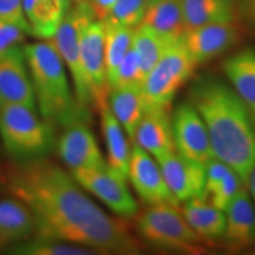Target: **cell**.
Wrapping results in <instances>:
<instances>
[{
    "label": "cell",
    "instance_id": "cell-25",
    "mask_svg": "<svg viewBox=\"0 0 255 255\" xmlns=\"http://www.w3.org/2000/svg\"><path fill=\"white\" fill-rule=\"evenodd\" d=\"M100 114L102 131L108 149V164L128 180L131 148L128 143L126 131L111 113L109 105L102 108Z\"/></svg>",
    "mask_w": 255,
    "mask_h": 255
},
{
    "label": "cell",
    "instance_id": "cell-36",
    "mask_svg": "<svg viewBox=\"0 0 255 255\" xmlns=\"http://www.w3.org/2000/svg\"><path fill=\"white\" fill-rule=\"evenodd\" d=\"M247 184H248V187H250L252 200H253V202H254V205H255V162H254V164H253V168H252V170H251L250 177H248Z\"/></svg>",
    "mask_w": 255,
    "mask_h": 255
},
{
    "label": "cell",
    "instance_id": "cell-3",
    "mask_svg": "<svg viewBox=\"0 0 255 255\" xmlns=\"http://www.w3.org/2000/svg\"><path fill=\"white\" fill-rule=\"evenodd\" d=\"M23 51L40 116L52 126L88 123L89 109L78 103L71 90L65 64L52 40L28 44Z\"/></svg>",
    "mask_w": 255,
    "mask_h": 255
},
{
    "label": "cell",
    "instance_id": "cell-15",
    "mask_svg": "<svg viewBox=\"0 0 255 255\" xmlns=\"http://www.w3.org/2000/svg\"><path fill=\"white\" fill-rule=\"evenodd\" d=\"M26 105L37 109L24 51L14 47L0 59V108Z\"/></svg>",
    "mask_w": 255,
    "mask_h": 255
},
{
    "label": "cell",
    "instance_id": "cell-34",
    "mask_svg": "<svg viewBox=\"0 0 255 255\" xmlns=\"http://www.w3.org/2000/svg\"><path fill=\"white\" fill-rule=\"evenodd\" d=\"M238 15L247 26L255 30V0H238Z\"/></svg>",
    "mask_w": 255,
    "mask_h": 255
},
{
    "label": "cell",
    "instance_id": "cell-27",
    "mask_svg": "<svg viewBox=\"0 0 255 255\" xmlns=\"http://www.w3.org/2000/svg\"><path fill=\"white\" fill-rule=\"evenodd\" d=\"M171 43L156 33L144 24H139L133 28L131 46L139 57L143 72L146 76L163 56L164 51Z\"/></svg>",
    "mask_w": 255,
    "mask_h": 255
},
{
    "label": "cell",
    "instance_id": "cell-26",
    "mask_svg": "<svg viewBox=\"0 0 255 255\" xmlns=\"http://www.w3.org/2000/svg\"><path fill=\"white\" fill-rule=\"evenodd\" d=\"M104 24V53L108 83L113 78L124 56L131 47L133 28L102 20Z\"/></svg>",
    "mask_w": 255,
    "mask_h": 255
},
{
    "label": "cell",
    "instance_id": "cell-28",
    "mask_svg": "<svg viewBox=\"0 0 255 255\" xmlns=\"http://www.w3.org/2000/svg\"><path fill=\"white\" fill-rule=\"evenodd\" d=\"M9 254L18 255H92L97 254L90 248L69 244V242L53 240V239L34 238L27 239L17 246L8 250Z\"/></svg>",
    "mask_w": 255,
    "mask_h": 255
},
{
    "label": "cell",
    "instance_id": "cell-31",
    "mask_svg": "<svg viewBox=\"0 0 255 255\" xmlns=\"http://www.w3.org/2000/svg\"><path fill=\"white\" fill-rule=\"evenodd\" d=\"M245 182L234 170L229 171L212 190L207 193L210 203L216 208L225 212L231 201L245 186Z\"/></svg>",
    "mask_w": 255,
    "mask_h": 255
},
{
    "label": "cell",
    "instance_id": "cell-14",
    "mask_svg": "<svg viewBox=\"0 0 255 255\" xmlns=\"http://www.w3.org/2000/svg\"><path fill=\"white\" fill-rule=\"evenodd\" d=\"M57 150L60 159L71 171L108 165L88 123L77 122L64 127L57 142Z\"/></svg>",
    "mask_w": 255,
    "mask_h": 255
},
{
    "label": "cell",
    "instance_id": "cell-38",
    "mask_svg": "<svg viewBox=\"0 0 255 255\" xmlns=\"http://www.w3.org/2000/svg\"><path fill=\"white\" fill-rule=\"evenodd\" d=\"M252 254H255V251H254V252H252Z\"/></svg>",
    "mask_w": 255,
    "mask_h": 255
},
{
    "label": "cell",
    "instance_id": "cell-37",
    "mask_svg": "<svg viewBox=\"0 0 255 255\" xmlns=\"http://www.w3.org/2000/svg\"><path fill=\"white\" fill-rule=\"evenodd\" d=\"M66 8H70V0H60Z\"/></svg>",
    "mask_w": 255,
    "mask_h": 255
},
{
    "label": "cell",
    "instance_id": "cell-8",
    "mask_svg": "<svg viewBox=\"0 0 255 255\" xmlns=\"http://www.w3.org/2000/svg\"><path fill=\"white\" fill-rule=\"evenodd\" d=\"M71 175L83 190L95 195L120 218L131 219L138 212V206L127 187V178L109 164L97 169L72 170Z\"/></svg>",
    "mask_w": 255,
    "mask_h": 255
},
{
    "label": "cell",
    "instance_id": "cell-2",
    "mask_svg": "<svg viewBox=\"0 0 255 255\" xmlns=\"http://www.w3.org/2000/svg\"><path fill=\"white\" fill-rule=\"evenodd\" d=\"M190 104L205 123L214 157L247 184L255 162V129L246 105L232 88L213 77L194 83Z\"/></svg>",
    "mask_w": 255,
    "mask_h": 255
},
{
    "label": "cell",
    "instance_id": "cell-5",
    "mask_svg": "<svg viewBox=\"0 0 255 255\" xmlns=\"http://www.w3.org/2000/svg\"><path fill=\"white\" fill-rule=\"evenodd\" d=\"M136 228L143 240L162 250L195 253L203 241L187 222L180 206L171 203L149 206L137 219Z\"/></svg>",
    "mask_w": 255,
    "mask_h": 255
},
{
    "label": "cell",
    "instance_id": "cell-24",
    "mask_svg": "<svg viewBox=\"0 0 255 255\" xmlns=\"http://www.w3.org/2000/svg\"><path fill=\"white\" fill-rule=\"evenodd\" d=\"M25 17L32 36L51 39L62 23L66 8L60 0H23Z\"/></svg>",
    "mask_w": 255,
    "mask_h": 255
},
{
    "label": "cell",
    "instance_id": "cell-13",
    "mask_svg": "<svg viewBox=\"0 0 255 255\" xmlns=\"http://www.w3.org/2000/svg\"><path fill=\"white\" fill-rule=\"evenodd\" d=\"M171 194L178 202L206 199L205 165L180 155L176 150L157 161Z\"/></svg>",
    "mask_w": 255,
    "mask_h": 255
},
{
    "label": "cell",
    "instance_id": "cell-20",
    "mask_svg": "<svg viewBox=\"0 0 255 255\" xmlns=\"http://www.w3.org/2000/svg\"><path fill=\"white\" fill-rule=\"evenodd\" d=\"M141 24L169 41H180L187 30L180 0H148Z\"/></svg>",
    "mask_w": 255,
    "mask_h": 255
},
{
    "label": "cell",
    "instance_id": "cell-4",
    "mask_svg": "<svg viewBox=\"0 0 255 255\" xmlns=\"http://www.w3.org/2000/svg\"><path fill=\"white\" fill-rule=\"evenodd\" d=\"M0 138L18 163L44 158L56 143L52 124L26 105L0 108Z\"/></svg>",
    "mask_w": 255,
    "mask_h": 255
},
{
    "label": "cell",
    "instance_id": "cell-7",
    "mask_svg": "<svg viewBox=\"0 0 255 255\" xmlns=\"http://www.w3.org/2000/svg\"><path fill=\"white\" fill-rule=\"evenodd\" d=\"M95 15L90 2L87 0H77V4L69 8L62 23L57 28L55 36L51 38L57 51L62 57L65 68L72 79L73 92L82 107L89 109L91 97L89 94L81 62V39L85 26L90 24Z\"/></svg>",
    "mask_w": 255,
    "mask_h": 255
},
{
    "label": "cell",
    "instance_id": "cell-22",
    "mask_svg": "<svg viewBox=\"0 0 255 255\" xmlns=\"http://www.w3.org/2000/svg\"><path fill=\"white\" fill-rule=\"evenodd\" d=\"M182 214L187 222L202 240L212 241L223 238L226 214L208 203L206 199H190L184 202Z\"/></svg>",
    "mask_w": 255,
    "mask_h": 255
},
{
    "label": "cell",
    "instance_id": "cell-21",
    "mask_svg": "<svg viewBox=\"0 0 255 255\" xmlns=\"http://www.w3.org/2000/svg\"><path fill=\"white\" fill-rule=\"evenodd\" d=\"M108 105L126 131L133 141L136 128L145 111V103L141 87L111 88Z\"/></svg>",
    "mask_w": 255,
    "mask_h": 255
},
{
    "label": "cell",
    "instance_id": "cell-17",
    "mask_svg": "<svg viewBox=\"0 0 255 255\" xmlns=\"http://www.w3.org/2000/svg\"><path fill=\"white\" fill-rule=\"evenodd\" d=\"M223 238L233 250H242L255 244V205L244 187L225 210Z\"/></svg>",
    "mask_w": 255,
    "mask_h": 255
},
{
    "label": "cell",
    "instance_id": "cell-6",
    "mask_svg": "<svg viewBox=\"0 0 255 255\" xmlns=\"http://www.w3.org/2000/svg\"><path fill=\"white\" fill-rule=\"evenodd\" d=\"M196 66L184 49L182 41L171 43L142 83L145 109H168Z\"/></svg>",
    "mask_w": 255,
    "mask_h": 255
},
{
    "label": "cell",
    "instance_id": "cell-23",
    "mask_svg": "<svg viewBox=\"0 0 255 255\" xmlns=\"http://www.w3.org/2000/svg\"><path fill=\"white\" fill-rule=\"evenodd\" d=\"M186 28L201 25L235 21L238 0H180Z\"/></svg>",
    "mask_w": 255,
    "mask_h": 255
},
{
    "label": "cell",
    "instance_id": "cell-1",
    "mask_svg": "<svg viewBox=\"0 0 255 255\" xmlns=\"http://www.w3.org/2000/svg\"><path fill=\"white\" fill-rule=\"evenodd\" d=\"M5 184L31 210L37 237L79 245L97 254L141 253V245L124 223L96 205L59 165L44 158L18 163L8 170Z\"/></svg>",
    "mask_w": 255,
    "mask_h": 255
},
{
    "label": "cell",
    "instance_id": "cell-16",
    "mask_svg": "<svg viewBox=\"0 0 255 255\" xmlns=\"http://www.w3.org/2000/svg\"><path fill=\"white\" fill-rule=\"evenodd\" d=\"M132 143L159 161L175 150L171 119L168 109L149 108L136 128Z\"/></svg>",
    "mask_w": 255,
    "mask_h": 255
},
{
    "label": "cell",
    "instance_id": "cell-35",
    "mask_svg": "<svg viewBox=\"0 0 255 255\" xmlns=\"http://www.w3.org/2000/svg\"><path fill=\"white\" fill-rule=\"evenodd\" d=\"M117 1L119 0H90V5L94 9L96 18L103 20L110 13V11Z\"/></svg>",
    "mask_w": 255,
    "mask_h": 255
},
{
    "label": "cell",
    "instance_id": "cell-29",
    "mask_svg": "<svg viewBox=\"0 0 255 255\" xmlns=\"http://www.w3.org/2000/svg\"><path fill=\"white\" fill-rule=\"evenodd\" d=\"M144 78L145 75L142 70L139 57L131 46L115 71L113 78L110 79L109 87L110 89L119 87H142Z\"/></svg>",
    "mask_w": 255,
    "mask_h": 255
},
{
    "label": "cell",
    "instance_id": "cell-30",
    "mask_svg": "<svg viewBox=\"0 0 255 255\" xmlns=\"http://www.w3.org/2000/svg\"><path fill=\"white\" fill-rule=\"evenodd\" d=\"M148 0H119L103 20L135 28L142 23Z\"/></svg>",
    "mask_w": 255,
    "mask_h": 255
},
{
    "label": "cell",
    "instance_id": "cell-11",
    "mask_svg": "<svg viewBox=\"0 0 255 255\" xmlns=\"http://www.w3.org/2000/svg\"><path fill=\"white\" fill-rule=\"evenodd\" d=\"M128 178L146 205L171 203L178 206L180 203L165 183L157 161L136 143H132L130 150Z\"/></svg>",
    "mask_w": 255,
    "mask_h": 255
},
{
    "label": "cell",
    "instance_id": "cell-12",
    "mask_svg": "<svg viewBox=\"0 0 255 255\" xmlns=\"http://www.w3.org/2000/svg\"><path fill=\"white\" fill-rule=\"evenodd\" d=\"M239 38L240 31L237 23L223 21L186 30L181 41L193 62L199 65L232 49Z\"/></svg>",
    "mask_w": 255,
    "mask_h": 255
},
{
    "label": "cell",
    "instance_id": "cell-10",
    "mask_svg": "<svg viewBox=\"0 0 255 255\" xmlns=\"http://www.w3.org/2000/svg\"><path fill=\"white\" fill-rule=\"evenodd\" d=\"M171 129L178 154L203 165L214 158L205 123L190 103H181L175 108Z\"/></svg>",
    "mask_w": 255,
    "mask_h": 255
},
{
    "label": "cell",
    "instance_id": "cell-32",
    "mask_svg": "<svg viewBox=\"0 0 255 255\" xmlns=\"http://www.w3.org/2000/svg\"><path fill=\"white\" fill-rule=\"evenodd\" d=\"M0 24L14 25L26 34H31V28L25 17L23 0H0Z\"/></svg>",
    "mask_w": 255,
    "mask_h": 255
},
{
    "label": "cell",
    "instance_id": "cell-33",
    "mask_svg": "<svg viewBox=\"0 0 255 255\" xmlns=\"http://www.w3.org/2000/svg\"><path fill=\"white\" fill-rule=\"evenodd\" d=\"M25 34L26 32L14 25L0 24V59L14 47L20 46L25 39Z\"/></svg>",
    "mask_w": 255,
    "mask_h": 255
},
{
    "label": "cell",
    "instance_id": "cell-19",
    "mask_svg": "<svg viewBox=\"0 0 255 255\" xmlns=\"http://www.w3.org/2000/svg\"><path fill=\"white\" fill-rule=\"evenodd\" d=\"M223 72L255 120V49L246 47L223 62Z\"/></svg>",
    "mask_w": 255,
    "mask_h": 255
},
{
    "label": "cell",
    "instance_id": "cell-18",
    "mask_svg": "<svg viewBox=\"0 0 255 255\" xmlns=\"http://www.w3.org/2000/svg\"><path fill=\"white\" fill-rule=\"evenodd\" d=\"M34 234L33 215L23 201L14 196L0 200V250H11Z\"/></svg>",
    "mask_w": 255,
    "mask_h": 255
},
{
    "label": "cell",
    "instance_id": "cell-9",
    "mask_svg": "<svg viewBox=\"0 0 255 255\" xmlns=\"http://www.w3.org/2000/svg\"><path fill=\"white\" fill-rule=\"evenodd\" d=\"M81 62L91 103L100 111L108 105L110 91L105 66L104 24L100 19H94L83 31Z\"/></svg>",
    "mask_w": 255,
    "mask_h": 255
}]
</instances>
